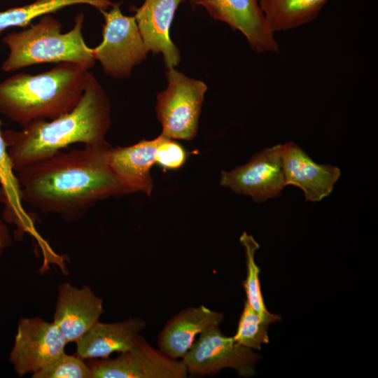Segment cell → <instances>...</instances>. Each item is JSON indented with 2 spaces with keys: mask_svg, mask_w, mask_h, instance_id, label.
I'll return each mask as SVG.
<instances>
[{
  "mask_svg": "<svg viewBox=\"0 0 378 378\" xmlns=\"http://www.w3.org/2000/svg\"><path fill=\"white\" fill-rule=\"evenodd\" d=\"M108 142L60 151L18 172L22 200L66 221L83 218L98 202L131 193L108 162Z\"/></svg>",
  "mask_w": 378,
  "mask_h": 378,
  "instance_id": "1",
  "label": "cell"
},
{
  "mask_svg": "<svg viewBox=\"0 0 378 378\" xmlns=\"http://www.w3.org/2000/svg\"><path fill=\"white\" fill-rule=\"evenodd\" d=\"M110 126L109 99L92 73L82 97L71 111L52 120L31 122L19 130H5L3 137L12 168L18 172L71 144L106 143Z\"/></svg>",
  "mask_w": 378,
  "mask_h": 378,
  "instance_id": "2",
  "label": "cell"
},
{
  "mask_svg": "<svg viewBox=\"0 0 378 378\" xmlns=\"http://www.w3.org/2000/svg\"><path fill=\"white\" fill-rule=\"evenodd\" d=\"M91 74L62 62L40 74H15L0 82V113L22 127L59 117L78 104Z\"/></svg>",
  "mask_w": 378,
  "mask_h": 378,
  "instance_id": "3",
  "label": "cell"
},
{
  "mask_svg": "<svg viewBox=\"0 0 378 378\" xmlns=\"http://www.w3.org/2000/svg\"><path fill=\"white\" fill-rule=\"evenodd\" d=\"M85 16L78 13L71 29L62 33L59 20L50 15L39 18L35 24L2 38L9 54L1 65L5 72L42 63H74L91 69L95 64L92 48L84 39Z\"/></svg>",
  "mask_w": 378,
  "mask_h": 378,
  "instance_id": "4",
  "label": "cell"
},
{
  "mask_svg": "<svg viewBox=\"0 0 378 378\" xmlns=\"http://www.w3.org/2000/svg\"><path fill=\"white\" fill-rule=\"evenodd\" d=\"M121 4L113 3L109 10H99L104 19L102 41L92 48L93 57L99 62L104 72L119 79L129 77L148 52L134 16L124 15Z\"/></svg>",
  "mask_w": 378,
  "mask_h": 378,
  "instance_id": "5",
  "label": "cell"
},
{
  "mask_svg": "<svg viewBox=\"0 0 378 378\" xmlns=\"http://www.w3.org/2000/svg\"><path fill=\"white\" fill-rule=\"evenodd\" d=\"M167 87L157 95L155 111L162 135L192 140L197 134L206 85L189 78L174 67L167 69Z\"/></svg>",
  "mask_w": 378,
  "mask_h": 378,
  "instance_id": "6",
  "label": "cell"
},
{
  "mask_svg": "<svg viewBox=\"0 0 378 378\" xmlns=\"http://www.w3.org/2000/svg\"><path fill=\"white\" fill-rule=\"evenodd\" d=\"M260 358L253 349L225 335L216 326L199 335L181 360L188 373L193 375L212 376L224 368H232L239 376L250 377L255 374V364Z\"/></svg>",
  "mask_w": 378,
  "mask_h": 378,
  "instance_id": "7",
  "label": "cell"
},
{
  "mask_svg": "<svg viewBox=\"0 0 378 378\" xmlns=\"http://www.w3.org/2000/svg\"><path fill=\"white\" fill-rule=\"evenodd\" d=\"M88 363L92 378H185L188 374L181 360L155 349L141 335L115 358L93 359Z\"/></svg>",
  "mask_w": 378,
  "mask_h": 378,
  "instance_id": "8",
  "label": "cell"
},
{
  "mask_svg": "<svg viewBox=\"0 0 378 378\" xmlns=\"http://www.w3.org/2000/svg\"><path fill=\"white\" fill-rule=\"evenodd\" d=\"M67 343L54 322L20 318L8 360L19 377L33 374L64 354Z\"/></svg>",
  "mask_w": 378,
  "mask_h": 378,
  "instance_id": "9",
  "label": "cell"
},
{
  "mask_svg": "<svg viewBox=\"0 0 378 378\" xmlns=\"http://www.w3.org/2000/svg\"><path fill=\"white\" fill-rule=\"evenodd\" d=\"M282 144L263 149L244 165L230 172L222 171L220 185L234 192L250 196L255 202L279 197L285 183Z\"/></svg>",
  "mask_w": 378,
  "mask_h": 378,
  "instance_id": "10",
  "label": "cell"
},
{
  "mask_svg": "<svg viewBox=\"0 0 378 378\" xmlns=\"http://www.w3.org/2000/svg\"><path fill=\"white\" fill-rule=\"evenodd\" d=\"M200 6L214 19L239 31L258 53L277 52L279 45L268 27L258 0H189Z\"/></svg>",
  "mask_w": 378,
  "mask_h": 378,
  "instance_id": "11",
  "label": "cell"
},
{
  "mask_svg": "<svg viewBox=\"0 0 378 378\" xmlns=\"http://www.w3.org/2000/svg\"><path fill=\"white\" fill-rule=\"evenodd\" d=\"M281 158L286 186L300 188L306 201L316 202L328 197L341 175L338 167L315 162L293 141L282 144Z\"/></svg>",
  "mask_w": 378,
  "mask_h": 378,
  "instance_id": "12",
  "label": "cell"
},
{
  "mask_svg": "<svg viewBox=\"0 0 378 378\" xmlns=\"http://www.w3.org/2000/svg\"><path fill=\"white\" fill-rule=\"evenodd\" d=\"M103 313V300L90 286L78 288L66 282L58 286L53 322L68 343L76 342Z\"/></svg>",
  "mask_w": 378,
  "mask_h": 378,
  "instance_id": "13",
  "label": "cell"
},
{
  "mask_svg": "<svg viewBox=\"0 0 378 378\" xmlns=\"http://www.w3.org/2000/svg\"><path fill=\"white\" fill-rule=\"evenodd\" d=\"M186 1L145 0L140 7L134 8V16L148 51L161 53L167 69L177 66L181 60L169 30L176 10Z\"/></svg>",
  "mask_w": 378,
  "mask_h": 378,
  "instance_id": "14",
  "label": "cell"
},
{
  "mask_svg": "<svg viewBox=\"0 0 378 378\" xmlns=\"http://www.w3.org/2000/svg\"><path fill=\"white\" fill-rule=\"evenodd\" d=\"M221 312L204 305L182 309L170 318L158 338V349L169 357L179 360L190 349L196 337L223 320Z\"/></svg>",
  "mask_w": 378,
  "mask_h": 378,
  "instance_id": "15",
  "label": "cell"
},
{
  "mask_svg": "<svg viewBox=\"0 0 378 378\" xmlns=\"http://www.w3.org/2000/svg\"><path fill=\"white\" fill-rule=\"evenodd\" d=\"M146 327L144 319L130 317L115 323L97 321L76 343V354L83 359H103L132 346Z\"/></svg>",
  "mask_w": 378,
  "mask_h": 378,
  "instance_id": "16",
  "label": "cell"
},
{
  "mask_svg": "<svg viewBox=\"0 0 378 378\" xmlns=\"http://www.w3.org/2000/svg\"><path fill=\"white\" fill-rule=\"evenodd\" d=\"M160 136L151 140H141L125 147H110L108 164L130 192L141 191L150 195L153 183L150 169L155 164Z\"/></svg>",
  "mask_w": 378,
  "mask_h": 378,
  "instance_id": "17",
  "label": "cell"
},
{
  "mask_svg": "<svg viewBox=\"0 0 378 378\" xmlns=\"http://www.w3.org/2000/svg\"><path fill=\"white\" fill-rule=\"evenodd\" d=\"M328 0H258L266 23L274 34L316 19Z\"/></svg>",
  "mask_w": 378,
  "mask_h": 378,
  "instance_id": "18",
  "label": "cell"
},
{
  "mask_svg": "<svg viewBox=\"0 0 378 378\" xmlns=\"http://www.w3.org/2000/svg\"><path fill=\"white\" fill-rule=\"evenodd\" d=\"M0 186L5 194L3 219L6 223L17 227L18 236L30 229L29 216L25 213L22 204L20 186L17 175L12 168L7 148L1 130L0 122Z\"/></svg>",
  "mask_w": 378,
  "mask_h": 378,
  "instance_id": "19",
  "label": "cell"
},
{
  "mask_svg": "<svg viewBox=\"0 0 378 378\" xmlns=\"http://www.w3.org/2000/svg\"><path fill=\"white\" fill-rule=\"evenodd\" d=\"M76 4H87L102 10H107L113 3L111 0H36L23 6L0 11V34L10 28L27 27L38 18Z\"/></svg>",
  "mask_w": 378,
  "mask_h": 378,
  "instance_id": "20",
  "label": "cell"
},
{
  "mask_svg": "<svg viewBox=\"0 0 378 378\" xmlns=\"http://www.w3.org/2000/svg\"><path fill=\"white\" fill-rule=\"evenodd\" d=\"M239 241L244 248L246 265V277L243 281L246 300L260 318L270 324L281 320V316L270 312L265 304L259 279L260 268L255 262V253L259 244L253 237L244 232Z\"/></svg>",
  "mask_w": 378,
  "mask_h": 378,
  "instance_id": "21",
  "label": "cell"
},
{
  "mask_svg": "<svg viewBox=\"0 0 378 378\" xmlns=\"http://www.w3.org/2000/svg\"><path fill=\"white\" fill-rule=\"evenodd\" d=\"M270 324L263 321L255 310L244 301L234 340L251 349L260 350L269 342L267 329Z\"/></svg>",
  "mask_w": 378,
  "mask_h": 378,
  "instance_id": "22",
  "label": "cell"
},
{
  "mask_svg": "<svg viewBox=\"0 0 378 378\" xmlns=\"http://www.w3.org/2000/svg\"><path fill=\"white\" fill-rule=\"evenodd\" d=\"M32 378H92L88 363L78 355L65 352L48 365L31 374Z\"/></svg>",
  "mask_w": 378,
  "mask_h": 378,
  "instance_id": "23",
  "label": "cell"
},
{
  "mask_svg": "<svg viewBox=\"0 0 378 378\" xmlns=\"http://www.w3.org/2000/svg\"><path fill=\"white\" fill-rule=\"evenodd\" d=\"M188 153L175 139L160 135L155 163L164 169H177L186 162Z\"/></svg>",
  "mask_w": 378,
  "mask_h": 378,
  "instance_id": "24",
  "label": "cell"
},
{
  "mask_svg": "<svg viewBox=\"0 0 378 378\" xmlns=\"http://www.w3.org/2000/svg\"><path fill=\"white\" fill-rule=\"evenodd\" d=\"M13 237L4 219L0 218V256L10 246Z\"/></svg>",
  "mask_w": 378,
  "mask_h": 378,
  "instance_id": "25",
  "label": "cell"
},
{
  "mask_svg": "<svg viewBox=\"0 0 378 378\" xmlns=\"http://www.w3.org/2000/svg\"><path fill=\"white\" fill-rule=\"evenodd\" d=\"M6 200L5 194L3 188L0 186V205L4 204Z\"/></svg>",
  "mask_w": 378,
  "mask_h": 378,
  "instance_id": "26",
  "label": "cell"
}]
</instances>
